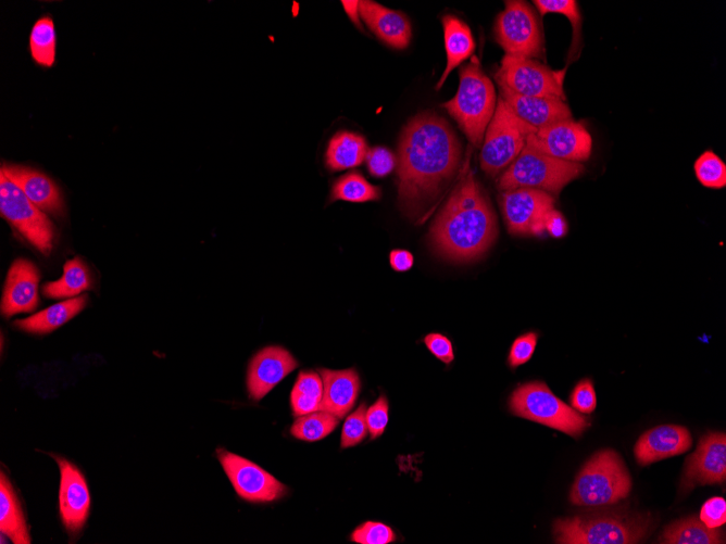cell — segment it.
<instances>
[{
  "mask_svg": "<svg viewBox=\"0 0 726 544\" xmlns=\"http://www.w3.org/2000/svg\"><path fill=\"white\" fill-rule=\"evenodd\" d=\"M462 146L447 119L423 112L403 128L398 148L399 202L406 214H416L434 201L453 178Z\"/></svg>",
  "mask_w": 726,
  "mask_h": 544,
  "instance_id": "obj_1",
  "label": "cell"
},
{
  "mask_svg": "<svg viewBox=\"0 0 726 544\" xmlns=\"http://www.w3.org/2000/svg\"><path fill=\"white\" fill-rule=\"evenodd\" d=\"M496 215L471 173L463 176L430 226L434 249L452 261L481 256L497 238Z\"/></svg>",
  "mask_w": 726,
  "mask_h": 544,
  "instance_id": "obj_2",
  "label": "cell"
},
{
  "mask_svg": "<svg viewBox=\"0 0 726 544\" xmlns=\"http://www.w3.org/2000/svg\"><path fill=\"white\" fill-rule=\"evenodd\" d=\"M651 527L649 515L613 511L558 519L553 534L563 544H631L642 541Z\"/></svg>",
  "mask_w": 726,
  "mask_h": 544,
  "instance_id": "obj_3",
  "label": "cell"
},
{
  "mask_svg": "<svg viewBox=\"0 0 726 544\" xmlns=\"http://www.w3.org/2000/svg\"><path fill=\"white\" fill-rule=\"evenodd\" d=\"M455 96L442 104L470 142L479 148L497 106L492 81L481 71L477 58L461 66Z\"/></svg>",
  "mask_w": 726,
  "mask_h": 544,
  "instance_id": "obj_4",
  "label": "cell"
},
{
  "mask_svg": "<svg viewBox=\"0 0 726 544\" xmlns=\"http://www.w3.org/2000/svg\"><path fill=\"white\" fill-rule=\"evenodd\" d=\"M630 490L631 478L618 453L602 450L579 470L569 501L577 506L612 505L626 498Z\"/></svg>",
  "mask_w": 726,
  "mask_h": 544,
  "instance_id": "obj_5",
  "label": "cell"
},
{
  "mask_svg": "<svg viewBox=\"0 0 726 544\" xmlns=\"http://www.w3.org/2000/svg\"><path fill=\"white\" fill-rule=\"evenodd\" d=\"M584 172L580 163L563 161L525 144L497 180L501 191L531 188L558 194Z\"/></svg>",
  "mask_w": 726,
  "mask_h": 544,
  "instance_id": "obj_6",
  "label": "cell"
},
{
  "mask_svg": "<svg viewBox=\"0 0 726 544\" xmlns=\"http://www.w3.org/2000/svg\"><path fill=\"white\" fill-rule=\"evenodd\" d=\"M509 406L512 414L579 437L589 426L590 419L583 416L559 397L541 381L518 385L512 393Z\"/></svg>",
  "mask_w": 726,
  "mask_h": 544,
  "instance_id": "obj_7",
  "label": "cell"
},
{
  "mask_svg": "<svg viewBox=\"0 0 726 544\" xmlns=\"http://www.w3.org/2000/svg\"><path fill=\"white\" fill-rule=\"evenodd\" d=\"M536 131L537 129L513 114L499 97L481 144V169L496 177L518 156L528 136Z\"/></svg>",
  "mask_w": 726,
  "mask_h": 544,
  "instance_id": "obj_8",
  "label": "cell"
},
{
  "mask_svg": "<svg viewBox=\"0 0 726 544\" xmlns=\"http://www.w3.org/2000/svg\"><path fill=\"white\" fill-rule=\"evenodd\" d=\"M493 36L508 55L535 60L543 58L541 25L526 1H505L504 10L496 18Z\"/></svg>",
  "mask_w": 726,
  "mask_h": 544,
  "instance_id": "obj_9",
  "label": "cell"
},
{
  "mask_svg": "<svg viewBox=\"0 0 726 544\" xmlns=\"http://www.w3.org/2000/svg\"><path fill=\"white\" fill-rule=\"evenodd\" d=\"M0 213L39 252L48 255L54 242V227L4 173L0 174Z\"/></svg>",
  "mask_w": 726,
  "mask_h": 544,
  "instance_id": "obj_10",
  "label": "cell"
},
{
  "mask_svg": "<svg viewBox=\"0 0 726 544\" xmlns=\"http://www.w3.org/2000/svg\"><path fill=\"white\" fill-rule=\"evenodd\" d=\"M564 75L565 69L553 71L535 59L505 54L495 79L499 86L517 94L565 101Z\"/></svg>",
  "mask_w": 726,
  "mask_h": 544,
  "instance_id": "obj_11",
  "label": "cell"
},
{
  "mask_svg": "<svg viewBox=\"0 0 726 544\" xmlns=\"http://www.w3.org/2000/svg\"><path fill=\"white\" fill-rule=\"evenodd\" d=\"M499 204L511 233L540 236L544 232L546 217L553 210L554 198L543 190L515 188L501 191Z\"/></svg>",
  "mask_w": 726,
  "mask_h": 544,
  "instance_id": "obj_12",
  "label": "cell"
},
{
  "mask_svg": "<svg viewBox=\"0 0 726 544\" xmlns=\"http://www.w3.org/2000/svg\"><path fill=\"white\" fill-rule=\"evenodd\" d=\"M217 458L237 494L249 502H272L287 493V488L256 464L224 448Z\"/></svg>",
  "mask_w": 726,
  "mask_h": 544,
  "instance_id": "obj_13",
  "label": "cell"
},
{
  "mask_svg": "<svg viewBox=\"0 0 726 544\" xmlns=\"http://www.w3.org/2000/svg\"><path fill=\"white\" fill-rule=\"evenodd\" d=\"M526 144L547 155L580 163L590 156L592 140L583 124L569 118L530 134Z\"/></svg>",
  "mask_w": 726,
  "mask_h": 544,
  "instance_id": "obj_14",
  "label": "cell"
},
{
  "mask_svg": "<svg viewBox=\"0 0 726 544\" xmlns=\"http://www.w3.org/2000/svg\"><path fill=\"white\" fill-rule=\"evenodd\" d=\"M726 479V435L725 432H708L697 450L687 460L684 470L683 489L694 485L718 484Z\"/></svg>",
  "mask_w": 726,
  "mask_h": 544,
  "instance_id": "obj_15",
  "label": "cell"
},
{
  "mask_svg": "<svg viewBox=\"0 0 726 544\" xmlns=\"http://www.w3.org/2000/svg\"><path fill=\"white\" fill-rule=\"evenodd\" d=\"M60 469L59 509L66 530L77 533L85 524L90 496L86 480L76 466L63 457L53 456Z\"/></svg>",
  "mask_w": 726,
  "mask_h": 544,
  "instance_id": "obj_16",
  "label": "cell"
},
{
  "mask_svg": "<svg viewBox=\"0 0 726 544\" xmlns=\"http://www.w3.org/2000/svg\"><path fill=\"white\" fill-rule=\"evenodd\" d=\"M39 279L40 273L33 262L25 258L15 260L5 278L1 314L11 317L18 313L33 312L39 303Z\"/></svg>",
  "mask_w": 726,
  "mask_h": 544,
  "instance_id": "obj_17",
  "label": "cell"
},
{
  "mask_svg": "<svg viewBox=\"0 0 726 544\" xmlns=\"http://www.w3.org/2000/svg\"><path fill=\"white\" fill-rule=\"evenodd\" d=\"M298 367L296 358L281 346H266L251 359L247 375L249 396L260 400Z\"/></svg>",
  "mask_w": 726,
  "mask_h": 544,
  "instance_id": "obj_18",
  "label": "cell"
},
{
  "mask_svg": "<svg viewBox=\"0 0 726 544\" xmlns=\"http://www.w3.org/2000/svg\"><path fill=\"white\" fill-rule=\"evenodd\" d=\"M499 97L513 114L537 130L572 118L568 105L560 99L522 96L501 86Z\"/></svg>",
  "mask_w": 726,
  "mask_h": 544,
  "instance_id": "obj_19",
  "label": "cell"
},
{
  "mask_svg": "<svg viewBox=\"0 0 726 544\" xmlns=\"http://www.w3.org/2000/svg\"><path fill=\"white\" fill-rule=\"evenodd\" d=\"M691 444L692 439L687 428L663 425L641 434L635 444L634 453L638 464L646 466L683 454L691 447Z\"/></svg>",
  "mask_w": 726,
  "mask_h": 544,
  "instance_id": "obj_20",
  "label": "cell"
},
{
  "mask_svg": "<svg viewBox=\"0 0 726 544\" xmlns=\"http://www.w3.org/2000/svg\"><path fill=\"white\" fill-rule=\"evenodd\" d=\"M359 14L368 28L386 45L395 49L409 46L412 30L408 16L375 1H359Z\"/></svg>",
  "mask_w": 726,
  "mask_h": 544,
  "instance_id": "obj_21",
  "label": "cell"
},
{
  "mask_svg": "<svg viewBox=\"0 0 726 544\" xmlns=\"http://www.w3.org/2000/svg\"><path fill=\"white\" fill-rule=\"evenodd\" d=\"M1 172L41 211L60 213L63 202L57 185L39 170L3 164Z\"/></svg>",
  "mask_w": 726,
  "mask_h": 544,
  "instance_id": "obj_22",
  "label": "cell"
},
{
  "mask_svg": "<svg viewBox=\"0 0 726 544\" xmlns=\"http://www.w3.org/2000/svg\"><path fill=\"white\" fill-rule=\"evenodd\" d=\"M318 374L323 381V396L320 410L342 418L353 407L361 382L358 372L350 368L330 370L321 368Z\"/></svg>",
  "mask_w": 726,
  "mask_h": 544,
  "instance_id": "obj_23",
  "label": "cell"
},
{
  "mask_svg": "<svg viewBox=\"0 0 726 544\" xmlns=\"http://www.w3.org/2000/svg\"><path fill=\"white\" fill-rule=\"evenodd\" d=\"M441 21L447 65L436 86L437 90L443 85L451 71L468 59L475 50V41L471 29L462 20L454 15L446 14Z\"/></svg>",
  "mask_w": 726,
  "mask_h": 544,
  "instance_id": "obj_24",
  "label": "cell"
},
{
  "mask_svg": "<svg viewBox=\"0 0 726 544\" xmlns=\"http://www.w3.org/2000/svg\"><path fill=\"white\" fill-rule=\"evenodd\" d=\"M87 295H79L51 305L29 317L14 321V325L30 333H48L76 316L86 305Z\"/></svg>",
  "mask_w": 726,
  "mask_h": 544,
  "instance_id": "obj_25",
  "label": "cell"
},
{
  "mask_svg": "<svg viewBox=\"0 0 726 544\" xmlns=\"http://www.w3.org/2000/svg\"><path fill=\"white\" fill-rule=\"evenodd\" d=\"M665 544H719L725 543L724 530L706 527L698 517L683 518L669 523L659 537Z\"/></svg>",
  "mask_w": 726,
  "mask_h": 544,
  "instance_id": "obj_26",
  "label": "cell"
},
{
  "mask_svg": "<svg viewBox=\"0 0 726 544\" xmlns=\"http://www.w3.org/2000/svg\"><path fill=\"white\" fill-rule=\"evenodd\" d=\"M0 531L15 544H29L25 518L8 477L0 475Z\"/></svg>",
  "mask_w": 726,
  "mask_h": 544,
  "instance_id": "obj_27",
  "label": "cell"
},
{
  "mask_svg": "<svg viewBox=\"0 0 726 544\" xmlns=\"http://www.w3.org/2000/svg\"><path fill=\"white\" fill-rule=\"evenodd\" d=\"M365 139L355 132L339 131L328 142L326 166L333 170H343L359 166L366 157Z\"/></svg>",
  "mask_w": 726,
  "mask_h": 544,
  "instance_id": "obj_28",
  "label": "cell"
},
{
  "mask_svg": "<svg viewBox=\"0 0 726 544\" xmlns=\"http://www.w3.org/2000/svg\"><path fill=\"white\" fill-rule=\"evenodd\" d=\"M91 287L92 279L87 265L80 257H74L65 262L61 278L43 284L42 293L50 299H71Z\"/></svg>",
  "mask_w": 726,
  "mask_h": 544,
  "instance_id": "obj_29",
  "label": "cell"
},
{
  "mask_svg": "<svg viewBox=\"0 0 726 544\" xmlns=\"http://www.w3.org/2000/svg\"><path fill=\"white\" fill-rule=\"evenodd\" d=\"M323 396L322 378L312 370H301L291 391V407L296 416L320 410Z\"/></svg>",
  "mask_w": 726,
  "mask_h": 544,
  "instance_id": "obj_30",
  "label": "cell"
},
{
  "mask_svg": "<svg viewBox=\"0 0 726 544\" xmlns=\"http://www.w3.org/2000/svg\"><path fill=\"white\" fill-rule=\"evenodd\" d=\"M381 190L370 184L361 174L351 172L337 179L331 188L330 202L342 200L363 203L378 200Z\"/></svg>",
  "mask_w": 726,
  "mask_h": 544,
  "instance_id": "obj_31",
  "label": "cell"
},
{
  "mask_svg": "<svg viewBox=\"0 0 726 544\" xmlns=\"http://www.w3.org/2000/svg\"><path fill=\"white\" fill-rule=\"evenodd\" d=\"M55 30L50 16H42L33 25L29 35V50L33 60L50 67L55 61Z\"/></svg>",
  "mask_w": 726,
  "mask_h": 544,
  "instance_id": "obj_32",
  "label": "cell"
},
{
  "mask_svg": "<svg viewBox=\"0 0 726 544\" xmlns=\"http://www.w3.org/2000/svg\"><path fill=\"white\" fill-rule=\"evenodd\" d=\"M339 423V418L324 410L300 416L291 426L293 437L303 441H317L328 435Z\"/></svg>",
  "mask_w": 726,
  "mask_h": 544,
  "instance_id": "obj_33",
  "label": "cell"
},
{
  "mask_svg": "<svg viewBox=\"0 0 726 544\" xmlns=\"http://www.w3.org/2000/svg\"><path fill=\"white\" fill-rule=\"evenodd\" d=\"M693 168L702 186L712 189L726 186V165L713 151L703 152L696 160Z\"/></svg>",
  "mask_w": 726,
  "mask_h": 544,
  "instance_id": "obj_34",
  "label": "cell"
},
{
  "mask_svg": "<svg viewBox=\"0 0 726 544\" xmlns=\"http://www.w3.org/2000/svg\"><path fill=\"white\" fill-rule=\"evenodd\" d=\"M366 404L362 403L343 423L340 445L342 448L359 444L366 437Z\"/></svg>",
  "mask_w": 726,
  "mask_h": 544,
  "instance_id": "obj_35",
  "label": "cell"
},
{
  "mask_svg": "<svg viewBox=\"0 0 726 544\" xmlns=\"http://www.w3.org/2000/svg\"><path fill=\"white\" fill-rule=\"evenodd\" d=\"M534 3L541 15L546 13H560L566 16L574 28L575 43L577 34L580 35L581 25V15L575 0H535Z\"/></svg>",
  "mask_w": 726,
  "mask_h": 544,
  "instance_id": "obj_36",
  "label": "cell"
},
{
  "mask_svg": "<svg viewBox=\"0 0 726 544\" xmlns=\"http://www.w3.org/2000/svg\"><path fill=\"white\" fill-rule=\"evenodd\" d=\"M351 540L360 544H388L396 541V535L390 527L367 521L352 532Z\"/></svg>",
  "mask_w": 726,
  "mask_h": 544,
  "instance_id": "obj_37",
  "label": "cell"
},
{
  "mask_svg": "<svg viewBox=\"0 0 726 544\" xmlns=\"http://www.w3.org/2000/svg\"><path fill=\"white\" fill-rule=\"evenodd\" d=\"M366 164L370 174L374 177H385L392 172L396 157L392 152L384 147H375L367 151Z\"/></svg>",
  "mask_w": 726,
  "mask_h": 544,
  "instance_id": "obj_38",
  "label": "cell"
},
{
  "mask_svg": "<svg viewBox=\"0 0 726 544\" xmlns=\"http://www.w3.org/2000/svg\"><path fill=\"white\" fill-rule=\"evenodd\" d=\"M569 401L575 410L581 414L592 413L597 406L592 381L588 378L580 380L572 391Z\"/></svg>",
  "mask_w": 726,
  "mask_h": 544,
  "instance_id": "obj_39",
  "label": "cell"
},
{
  "mask_svg": "<svg viewBox=\"0 0 726 544\" xmlns=\"http://www.w3.org/2000/svg\"><path fill=\"white\" fill-rule=\"evenodd\" d=\"M538 336L535 332H527L516 338L510 349L508 362L512 368L528 362L536 349Z\"/></svg>",
  "mask_w": 726,
  "mask_h": 544,
  "instance_id": "obj_40",
  "label": "cell"
},
{
  "mask_svg": "<svg viewBox=\"0 0 726 544\" xmlns=\"http://www.w3.org/2000/svg\"><path fill=\"white\" fill-rule=\"evenodd\" d=\"M388 421V401L380 395L377 401L366 409V423L372 439L383 434Z\"/></svg>",
  "mask_w": 726,
  "mask_h": 544,
  "instance_id": "obj_41",
  "label": "cell"
},
{
  "mask_svg": "<svg viewBox=\"0 0 726 544\" xmlns=\"http://www.w3.org/2000/svg\"><path fill=\"white\" fill-rule=\"evenodd\" d=\"M699 519L709 528H718L726 522V502L723 497L709 498L701 507Z\"/></svg>",
  "mask_w": 726,
  "mask_h": 544,
  "instance_id": "obj_42",
  "label": "cell"
},
{
  "mask_svg": "<svg viewBox=\"0 0 726 544\" xmlns=\"http://www.w3.org/2000/svg\"><path fill=\"white\" fill-rule=\"evenodd\" d=\"M424 342L430 353L445 364H450L454 359L451 341L440 333H428Z\"/></svg>",
  "mask_w": 726,
  "mask_h": 544,
  "instance_id": "obj_43",
  "label": "cell"
},
{
  "mask_svg": "<svg viewBox=\"0 0 726 544\" xmlns=\"http://www.w3.org/2000/svg\"><path fill=\"white\" fill-rule=\"evenodd\" d=\"M544 231L553 238H562L567 232V223L556 210H551L544 220Z\"/></svg>",
  "mask_w": 726,
  "mask_h": 544,
  "instance_id": "obj_44",
  "label": "cell"
},
{
  "mask_svg": "<svg viewBox=\"0 0 726 544\" xmlns=\"http://www.w3.org/2000/svg\"><path fill=\"white\" fill-rule=\"evenodd\" d=\"M389 263L393 270L403 273L412 268L414 257L412 253L406 250L396 249L389 254Z\"/></svg>",
  "mask_w": 726,
  "mask_h": 544,
  "instance_id": "obj_45",
  "label": "cell"
},
{
  "mask_svg": "<svg viewBox=\"0 0 726 544\" xmlns=\"http://www.w3.org/2000/svg\"><path fill=\"white\" fill-rule=\"evenodd\" d=\"M343 8L352 22L361 28L359 21V1H342Z\"/></svg>",
  "mask_w": 726,
  "mask_h": 544,
  "instance_id": "obj_46",
  "label": "cell"
}]
</instances>
